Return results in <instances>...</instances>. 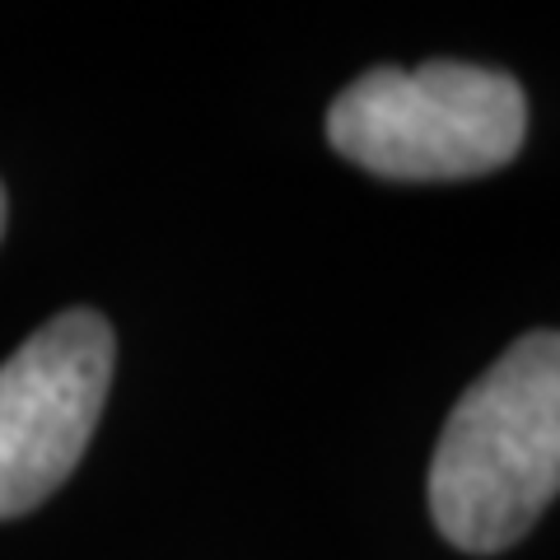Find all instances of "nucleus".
I'll return each instance as SVG.
<instances>
[{
    "mask_svg": "<svg viewBox=\"0 0 560 560\" xmlns=\"http://www.w3.org/2000/svg\"><path fill=\"white\" fill-rule=\"evenodd\" d=\"M560 495V331H528L458 397L430 458V518L458 551H504Z\"/></svg>",
    "mask_w": 560,
    "mask_h": 560,
    "instance_id": "1",
    "label": "nucleus"
},
{
    "mask_svg": "<svg viewBox=\"0 0 560 560\" xmlns=\"http://www.w3.org/2000/svg\"><path fill=\"white\" fill-rule=\"evenodd\" d=\"M528 98L504 70L425 61L378 66L331 98L327 140L355 168L393 183H458L495 173L523 150Z\"/></svg>",
    "mask_w": 560,
    "mask_h": 560,
    "instance_id": "2",
    "label": "nucleus"
},
{
    "mask_svg": "<svg viewBox=\"0 0 560 560\" xmlns=\"http://www.w3.org/2000/svg\"><path fill=\"white\" fill-rule=\"evenodd\" d=\"M113 360L108 318L66 308L0 364V523L33 514L75 471L108 401Z\"/></svg>",
    "mask_w": 560,
    "mask_h": 560,
    "instance_id": "3",
    "label": "nucleus"
},
{
    "mask_svg": "<svg viewBox=\"0 0 560 560\" xmlns=\"http://www.w3.org/2000/svg\"><path fill=\"white\" fill-rule=\"evenodd\" d=\"M5 210H10L5 206V187H0V234H5Z\"/></svg>",
    "mask_w": 560,
    "mask_h": 560,
    "instance_id": "4",
    "label": "nucleus"
}]
</instances>
